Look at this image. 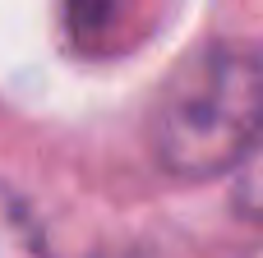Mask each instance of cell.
I'll list each match as a JSON object with an SVG mask.
<instances>
[{"mask_svg": "<svg viewBox=\"0 0 263 258\" xmlns=\"http://www.w3.org/2000/svg\"><path fill=\"white\" fill-rule=\"evenodd\" d=\"M236 208L245 217L263 222V138H259V148L250 152V162L236 171Z\"/></svg>", "mask_w": 263, "mask_h": 258, "instance_id": "obj_3", "label": "cell"}, {"mask_svg": "<svg viewBox=\"0 0 263 258\" xmlns=\"http://www.w3.org/2000/svg\"><path fill=\"white\" fill-rule=\"evenodd\" d=\"M0 258H46L32 212L23 208V199L9 185H0Z\"/></svg>", "mask_w": 263, "mask_h": 258, "instance_id": "obj_2", "label": "cell"}, {"mask_svg": "<svg viewBox=\"0 0 263 258\" xmlns=\"http://www.w3.org/2000/svg\"><path fill=\"white\" fill-rule=\"evenodd\" d=\"M263 138V60L240 46L194 51L157 92L153 152L176 180L240 171Z\"/></svg>", "mask_w": 263, "mask_h": 258, "instance_id": "obj_1", "label": "cell"}]
</instances>
